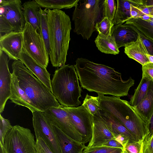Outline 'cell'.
<instances>
[{
    "mask_svg": "<svg viewBox=\"0 0 153 153\" xmlns=\"http://www.w3.org/2000/svg\"><path fill=\"white\" fill-rule=\"evenodd\" d=\"M77 73L81 87L98 95L127 96L134 80L130 77L123 80L121 74L114 68L96 63L83 58H78L74 65Z\"/></svg>",
    "mask_w": 153,
    "mask_h": 153,
    "instance_id": "obj_1",
    "label": "cell"
},
{
    "mask_svg": "<svg viewBox=\"0 0 153 153\" xmlns=\"http://www.w3.org/2000/svg\"><path fill=\"white\" fill-rule=\"evenodd\" d=\"M98 96L100 109L117 119L140 141H143L149 134V122L135 107L120 97Z\"/></svg>",
    "mask_w": 153,
    "mask_h": 153,
    "instance_id": "obj_2",
    "label": "cell"
},
{
    "mask_svg": "<svg viewBox=\"0 0 153 153\" xmlns=\"http://www.w3.org/2000/svg\"><path fill=\"white\" fill-rule=\"evenodd\" d=\"M49 29L50 49L49 55L53 67L65 65L71 40V22L69 16L61 10L45 9Z\"/></svg>",
    "mask_w": 153,
    "mask_h": 153,
    "instance_id": "obj_3",
    "label": "cell"
},
{
    "mask_svg": "<svg viewBox=\"0 0 153 153\" xmlns=\"http://www.w3.org/2000/svg\"><path fill=\"white\" fill-rule=\"evenodd\" d=\"M11 66L12 74L36 111L44 112L61 105L52 92L24 65L21 61H14Z\"/></svg>",
    "mask_w": 153,
    "mask_h": 153,
    "instance_id": "obj_4",
    "label": "cell"
},
{
    "mask_svg": "<svg viewBox=\"0 0 153 153\" xmlns=\"http://www.w3.org/2000/svg\"><path fill=\"white\" fill-rule=\"evenodd\" d=\"M79 79L74 65H65L56 70L51 80L52 93L61 105L77 107L81 104Z\"/></svg>",
    "mask_w": 153,
    "mask_h": 153,
    "instance_id": "obj_5",
    "label": "cell"
},
{
    "mask_svg": "<svg viewBox=\"0 0 153 153\" xmlns=\"http://www.w3.org/2000/svg\"><path fill=\"white\" fill-rule=\"evenodd\" d=\"M105 0H79L74 10V32L88 40L96 31L95 26L105 17Z\"/></svg>",
    "mask_w": 153,
    "mask_h": 153,
    "instance_id": "obj_6",
    "label": "cell"
},
{
    "mask_svg": "<svg viewBox=\"0 0 153 153\" xmlns=\"http://www.w3.org/2000/svg\"><path fill=\"white\" fill-rule=\"evenodd\" d=\"M3 153H37L35 137L30 130L19 125L13 126L6 134Z\"/></svg>",
    "mask_w": 153,
    "mask_h": 153,
    "instance_id": "obj_7",
    "label": "cell"
},
{
    "mask_svg": "<svg viewBox=\"0 0 153 153\" xmlns=\"http://www.w3.org/2000/svg\"><path fill=\"white\" fill-rule=\"evenodd\" d=\"M23 50L37 62L46 68L49 54L40 34L26 22L22 31Z\"/></svg>",
    "mask_w": 153,
    "mask_h": 153,
    "instance_id": "obj_8",
    "label": "cell"
},
{
    "mask_svg": "<svg viewBox=\"0 0 153 153\" xmlns=\"http://www.w3.org/2000/svg\"><path fill=\"white\" fill-rule=\"evenodd\" d=\"M32 114L36 139L41 137L54 153H61L53 123L43 112L35 111Z\"/></svg>",
    "mask_w": 153,
    "mask_h": 153,
    "instance_id": "obj_9",
    "label": "cell"
},
{
    "mask_svg": "<svg viewBox=\"0 0 153 153\" xmlns=\"http://www.w3.org/2000/svg\"><path fill=\"white\" fill-rule=\"evenodd\" d=\"M69 119L83 137V143L89 142L92 136L93 117L82 105L77 107L64 106Z\"/></svg>",
    "mask_w": 153,
    "mask_h": 153,
    "instance_id": "obj_10",
    "label": "cell"
},
{
    "mask_svg": "<svg viewBox=\"0 0 153 153\" xmlns=\"http://www.w3.org/2000/svg\"><path fill=\"white\" fill-rule=\"evenodd\" d=\"M43 112L53 125L70 137L83 144L82 135L70 121L63 106L52 107Z\"/></svg>",
    "mask_w": 153,
    "mask_h": 153,
    "instance_id": "obj_11",
    "label": "cell"
},
{
    "mask_svg": "<svg viewBox=\"0 0 153 153\" xmlns=\"http://www.w3.org/2000/svg\"><path fill=\"white\" fill-rule=\"evenodd\" d=\"M0 14L10 22L14 31L22 32L26 24L20 0H0Z\"/></svg>",
    "mask_w": 153,
    "mask_h": 153,
    "instance_id": "obj_12",
    "label": "cell"
},
{
    "mask_svg": "<svg viewBox=\"0 0 153 153\" xmlns=\"http://www.w3.org/2000/svg\"><path fill=\"white\" fill-rule=\"evenodd\" d=\"M8 57L0 50V113L4 111L11 95L12 75L8 67Z\"/></svg>",
    "mask_w": 153,
    "mask_h": 153,
    "instance_id": "obj_13",
    "label": "cell"
},
{
    "mask_svg": "<svg viewBox=\"0 0 153 153\" xmlns=\"http://www.w3.org/2000/svg\"><path fill=\"white\" fill-rule=\"evenodd\" d=\"M0 50L7 55L9 59L19 60L23 51L22 32L13 31L0 36Z\"/></svg>",
    "mask_w": 153,
    "mask_h": 153,
    "instance_id": "obj_14",
    "label": "cell"
},
{
    "mask_svg": "<svg viewBox=\"0 0 153 153\" xmlns=\"http://www.w3.org/2000/svg\"><path fill=\"white\" fill-rule=\"evenodd\" d=\"M92 136L88 147L110 139L116 140L110 124L101 116L99 109L93 115Z\"/></svg>",
    "mask_w": 153,
    "mask_h": 153,
    "instance_id": "obj_15",
    "label": "cell"
},
{
    "mask_svg": "<svg viewBox=\"0 0 153 153\" xmlns=\"http://www.w3.org/2000/svg\"><path fill=\"white\" fill-rule=\"evenodd\" d=\"M117 7L113 23L114 25L123 24L129 19L138 17L143 0H117Z\"/></svg>",
    "mask_w": 153,
    "mask_h": 153,
    "instance_id": "obj_16",
    "label": "cell"
},
{
    "mask_svg": "<svg viewBox=\"0 0 153 153\" xmlns=\"http://www.w3.org/2000/svg\"><path fill=\"white\" fill-rule=\"evenodd\" d=\"M111 35L114 39L119 48L135 41L138 36L134 27L125 24L114 25L111 30Z\"/></svg>",
    "mask_w": 153,
    "mask_h": 153,
    "instance_id": "obj_17",
    "label": "cell"
},
{
    "mask_svg": "<svg viewBox=\"0 0 153 153\" xmlns=\"http://www.w3.org/2000/svg\"><path fill=\"white\" fill-rule=\"evenodd\" d=\"M19 60L23 62L30 72L52 92L50 74L47 71L46 68L37 62L23 50L20 55Z\"/></svg>",
    "mask_w": 153,
    "mask_h": 153,
    "instance_id": "obj_18",
    "label": "cell"
},
{
    "mask_svg": "<svg viewBox=\"0 0 153 153\" xmlns=\"http://www.w3.org/2000/svg\"><path fill=\"white\" fill-rule=\"evenodd\" d=\"M61 153H82L86 146L69 137L53 125Z\"/></svg>",
    "mask_w": 153,
    "mask_h": 153,
    "instance_id": "obj_19",
    "label": "cell"
},
{
    "mask_svg": "<svg viewBox=\"0 0 153 153\" xmlns=\"http://www.w3.org/2000/svg\"><path fill=\"white\" fill-rule=\"evenodd\" d=\"M138 33V36L137 40L126 45L125 47L124 53L129 58L143 66L150 62L146 56L148 54L147 51Z\"/></svg>",
    "mask_w": 153,
    "mask_h": 153,
    "instance_id": "obj_20",
    "label": "cell"
},
{
    "mask_svg": "<svg viewBox=\"0 0 153 153\" xmlns=\"http://www.w3.org/2000/svg\"><path fill=\"white\" fill-rule=\"evenodd\" d=\"M125 24L133 26L153 42V13L144 15L140 17L131 18Z\"/></svg>",
    "mask_w": 153,
    "mask_h": 153,
    "instance_id": "obj_21",
    "label": "cell"
},
{
    "mask_svg": "<svg viewBox=\"0 0 153 153\" xmlns=\"http://www.w3.org/2000/svg\"><path fill=\"white\" fill-rule=\"evenodd\" d=\"M22 5L26 22L40 34L39 13L41 7L35 0L25 1Z\"/></svg>",
    "mask_w": 153,
    "mask_h": 153,
    "instance_id": "obj_22",
    "label": "cell"
},
{
    "mask_svg": "<svg viewBox=\"0 0 153 153\" xmlns=\"http://www.w3.org/2000/svg\"><path fill=\"white\" fill-rule=\"evenodd\" d=\"M11 95L9 99L16 105L22 106L29 109L32 113L36 111L32 106L22 90L19 86L14 75L11 74Z\"/></svg>",
    "mask_w": 153,
    "mask_h": 153,
    "instance_id": "obj_23",
    "label": "cell"
},
{
    "mask_svg": "<svg viewBox=\"0 0 153 153\" xmlns=\"http://www.w3.org/2000/svg\"><path fill=\"white\" fill-rule=\"evenodd\" d=\"M102 117L110 124L115 135L121 134L128 139L131 142L140 141L119 121L108 113L100 109Z\"/></svg>",
    "mask_w": 153,
    "mask_h": 153,
    "instance_id": "obj_24",
    "label": "cell"
},
{
    "mask_svg": "<svg viewBox=\"0 0 153 153\" xmlns=\"http://www.w3.org/2000/svg\"><path fill=\"white\" fill-rule=\"evenodd\" d=\"M98 49L102 53L116 55L120 51L114 39L111 36L98 34L94 41Z\"/></svg>",
    "mask_w": 153,
    "mask_h": 153,
    "instance_id": "obj_25",
    "label": "cell"
},
{
    "mask_svg": "<svg viewBox=\"0 0 153 153\" xmlns=\"http://www.w3.org/2000/svg\"><path fill=\"white\" fill-rule=\"evenodd\" d=\"M41 7L47 9L60 10L75 7L79 0H35Z\"/></svg>",
    "mask_w": 153,
    "mask_h": 153,
    "instance_id": "obj_26",
    "label": "cell"
},
{
    "mask_svg": "<svg viewBox=\"0 0 153 153\" xmlns=\"http://www.w3.org/2000/svg\"><path fill=\"white\" fill-rule=\"evenodd\" d=\"M149 121L153 113V81L146 95L135 107Z\"/></svg>",
    "mask_w": 153,
    "mask_h": 153,
    "instance_id": "obj_27",
    "label": "cell"
},
{
    "mask_svg": "<svg viewBox=\"0 0 153 153\" xmlns=\"http://www.w3.org/2000/svg\"><path fill=\"white\" fill-rule=\"evenodd\" d=\"M152 81L148 79L142 77L140 83L135 89L134 94L129 102L131 105L136 107L144 98L149 89Z\"/></svg>",
    "mask_w": 153,
    "mask_h": 153,
    "instance_id": "obj_28",
    "label": "cell"
},
{
    "mask_svg": "<svg viewBox=\"0 0 153 153\" xmlns=\"http://www.w3.org/2000/svg\"><path fill=\"white\" fill-rule=\"evenodd\" d=\"M40 34L44 41L48 54L50 45L49 36V29L47 14L40 7L39 13Z\"/></svg>",
    "mask_w": 153,
    "mask_h": 153,
    "instance_id": "obj_29",
    "label": "cell"
},
{
    "mask_svg": "<svg viewBox=\"0 0 153 153\" xmlns=\"http://www.w3.org/2000/svg\"><path fill=\"white\" fill-rule=\"evenodd\" d=\"M83 102L82 105L92 115H93L99 109V96H91L87 94Z\"/></svg>",
    "mask_w": 153,
    "mask_h": 153,
    "instance_id": "obj_30",
    "label": "cell"
},
{
    "mask_svg": "<svg viewBox=\"0 0 153 153\" xmlns=\"http://www.w3.org/2000/svg\"><path fill=\"white\" fill-rule=\"evenodd\" d=\"M114 25L107 17H105L97 23L95 29L99 34L106 36H111V30Z\"/></svg>",
    "mask_w": 153,
    "mask_h": 153,
    "instance_id": "obj_31",
    "label": "cell"
},
{
    "mask_svg": "<svg viewBox=\"0 0 153 153\" xmlns=\"http://www.w3.org/2000/svg\"><path fill=\"white\" fill-rule=\"evenodd\" d=\"M123 149L107 146L88 147L86 146L82 153H122Z\"/></svg>",
    "mask_w": 153,
    "mask_h": 153,
    "instance_id": "obj_32",
    "label": "cell"
},
{
    "mask_svg": "<svg viewBox=\"0 0 153 153\" xmlns=\"http://www.w3.org/2000/svg\"><path fill=\"white\" fill-rule=\"evenodd\" d=\"M117 7L116 1L114 0H104L105 16L107 17L109 20L113 24Z\"/></svg>",
    "mask_w": 153,
    "mask_h": 153,
    "instance_id": "obj_33",
    "label": "cell"
},
{
    "mask_svg": "<svg viewBox=\"0 0 153 153\" xmlns=\"http://www.w3.org/2000/svg\"><path fill=\"white\" fill-rule=\"evenodd\" d=\"M10 120L4 118L0 115V147L4 146V142L5 136L8 131L12 127Z\"/></svg>",
    "mask_w": 153,
    "mask_h": 153,
    "instance_id": "obj_34",
    "label": "cell"
},
{
    "mask_svg": "<svg viewBox=\"0 0 153 153\" xmlns=\"http://www.w3.org/2000/svg\"><path fill=\"white\" fill-rule=\"evenodd\" d=\"M127 153H143V141L128 142L124 147Z\"/></svg>",
    "mask_w": 153,
    "mask_h": 153,
    "instance_id": "obj_35",
    "label": "cell"
},
{
    "mask_svg": "<svg viewBox=\"0 0 153 153\" xmlns=\"http://www.w3.org/2000/svg\"><path fill=\"white\" fill-rule=\"evenodd\" d=\"M36 141L37 153H54L41 137L36 138Z\"/></svg>",
    "mask_w": 153,
    "mask_h": 153,
    "instance_id": "obj_36",
    "label": "cell"
},
{
    "mask_svg": "<svg viewBox=\"0 0 153 153\" xmlns=\"http://www.w3.org/2000/svg\"><path fill=\"white\" fill-rule=\"evenodd\" d=\"M14 31L11 24L2 15L0 14V32L7 34Z\"/></svg>",
    "mask_w": 153,
    "mask_h": 153,
    "instance_id": "obj_37",
    "label": "cell"
},
{
    "mask_svg": "<svg viewBox=\"0 0 153 153\" xmlns=\"http://www.w3.org/2000/svg\"><path fill=\"white\" fill-rule=\"evenodd\" d=\"M143 153H153V133L147 135L143 140Z\"/></svg>",
    "mask_w": 153,
    "mask_h": 153,
    "instance_id": "obj_38",
    "label": "cell"
},
{
    "mask_svg": "<svg viewBox=\"0 0 153 153\" xmlns=\"http://www.w3.org/2000/svg\"><path fill=\"white\" fill-rule=\"evenodd\" d=\"M97 146H107L119 148L122 149H124L123 145L117 140L114 139L106 140L96 144L92 147Z\"/></svg>",
    "mask_w": 153,
    "mask_h": 153,
    "instance_id": "obj_39",
    "label": "cell"
},
{
    "mask_svg": "<svg viewBox=\"0 0 153 153\" xmlns=\"http://www.w3.org/2000/svg\"><path fill=\"white\" fill-rule=\"evenodd\" d=\"M135 28L140 35L142 41L147 51L148 54L153 56V42L146 37Z\"/></svg>",
    "mask_w": 153,
    "mask_h": 153,
    "instance_id": "obj_40",
    "label": "cell"
},
{
    "mask_svg": "<svg viewBox=\"0 0 153 153\" xmlns=\"http://www.w3.org/2000/svg\"><path fill=\"white\" fill-rule=\"evenodd\" d=\"M142 77L153 81V63H149L142 66Z\"/></svg>",
    "mask_w": 153,
    "mask_h": 153,
    "instance_id": "obj_41",
    "label": "cell"
},
{
    "mask_svg": "<svg viewBox=\"0 0 153 153\" xmlns=\"http://www.w3.org/2000/svg\"><path fill=\"white\" fill-rule=\"evenodd\" d=\"M149 134L147 135L150 136L153 133V113L149 121Z\"/></svg>",
    "mask_w": 153,
    "mask_h": 153,
    "instance_id": "obj_42",
    "label": "cell"
},
{
    "mask_svg": "<svg viewBox=\"0 0 153 153\" xmlns=\"http://www.w3.org/2000/svg\"><path fill=\"white\" fill-rule=\"evenodd\" d=\"M146 56L148 58L150 63H153V56L147 54Z\"/></svg>",
    "mask_w": 153,
    "mask_h": 153,
    "instance_id": "obj_43",
    "label": "cell"
},
{
    "mask_svg": "<svg viewBox=\"0 0 153 153\" xmlns=\"http://www.w3.org/2000/svg\"><path fill=\"white\" fill-rule=\"evenodd\" d=\"M122 153H127L126 151L124 150V149H123V152Z\"/></svg>",
    "mask_w": 153,
    "mask_h": 153,
    "instance_id": "obj_44",
    "label": "cell"
}]
</instances>
